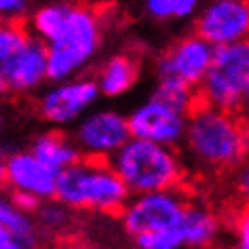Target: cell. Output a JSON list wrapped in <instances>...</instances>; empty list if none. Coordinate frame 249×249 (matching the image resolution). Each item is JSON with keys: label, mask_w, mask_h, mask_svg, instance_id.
<instances>
[{"label": "cell", "mask_w": 249, "mask_h": 249, "mask_svg": "<svg viewBox=\"0 0 249 249\" xmlns=\"http://www.w3.org/2000/svg\"><path fill=\"white\" fill-rule=\"evenodd\" d=\"M184 157L201 173L234 171L249 159V124L239 114L196 104L184 133Z\"/></svg>", "instance_id": "obj_1"}, {"label": "cell", "mask_w": 249, "mask_h": 249, "mask_svg": "<svg viewBox=\"0 0 249 249\" xmlns=\"http://www.w3.org/2000/svg\"><path fill=\"white\" fill-rule=\"evenodd\" d=\"M104 17L89 4L68 2L57 34L47 42V74L53 83L80 76L104 45Z\"/></svg>", "instance_id": "obj_2"}, {"label": "cell", "mask_w": 249, "mask_h": 249, "mask_svg": "<svg viewBox=\"0 0 249 249\" xmlns=\"http://www.w3.org/2000/svg\"><path fill=\"white\" fill-rule=\"evenodd\" d=\"M53 198L70 211L118 215L131 195L112 169L110 160L80 159L66 171L57 173Z\"/></svg>", "instance_id": "obj_3"}, {"label": "cell", "mask_w": 249, "mask_h": 249, "mask_svg": "<svg viewBox=\"0 0 249 249\" xmlns=\"http://www.w3.org/2000/svg\"><path fill=\"white\" fill-rule=\"evenodd\" d=\"M110 165L131 196L178 190L186 178V163L176 148L133 138L110 159Z\"/></svg>", "instance_id": "obj_4"}, {"label": "cell", "mask_w": 249, "mask_h": 249, "mask_svg": "<svg viewBox=\"0 0 249 249\" xmlns=\"http://www.w3.org/2000/svg\"><path fill=\"white\" fill-rule=\"evenodd\" d=\"M249 85V40L213 49L209 70L198 87V104L236 114Z\"/></svg>", "instance_id": "obj_5"}, {"label": "cell", "mask_w": 249, "mask_h": 249, "mask_svg": "<svg viewBox=\"0 0 249 249\" xmlns=\"http://www.w3.org/2000/svg\"><path fill=\"white\" fill-rule=\"evenodd\" d=\"M188 205V196L182 188L148 192V195L131 196L124 209L118 213L124 234L138 239L142 234L159 232V230L178 228Z\"/></svg>", "instance_id": "obj_6"}, {"label": "cell", "mask_w": 249, "mask_h": 249, "mask_svg": "<svg viewBox=\"0 0 249 249\" xmlns=\"http://www.w3.org/2000/svg\"><path fill=\"white\" fill-rule=\"evenodd\" d=\"M70 138L83 159L110 160L131 140V133L127 116L123 112L114 108H95L74 124Z\"/></svg>", "instance_id": "obj_7"}, {"label": "cell", "mask_w": 249, "mask_h": 249, "mask_svg": "<svg viewBox=\"0 0 249 249\" xmlns=\"http://www.w3.org/2000/svg\"><path fill=\"white\" fill-rule=\"evenodd\" d=\"M99 99V91L91 76H76L64 83H53L36 102L42 121L55 127L76 124Z\"/></svg>", "instance_id": "obj_8"}, {"label": "cell", "mask_w": 249, "mask_h": 249, "mask_svg": "<svg viewBox=\"0 0 249 249\" xmlns=\"http://www.w3.org/2000/svg\"><path fill=\"white\" fill-rule=\"evenodd\" d=\"M195 34L213 49L249 40V2L211 0L198 7L195 15Z\"/></svg>", "instance_id": "obj_9"}, {"label": "cell", "mask_w": 249, "mask_h": 249, "mask_svg": "<svg viewBox=\"0 0 249 249\" xmlns=\"http://www.w3.org/2000/svg\"><path fill=\"white\" fill-rule=\"evenodd\" d=\"M211 57H213V47H209L192 32L171 42L154 59V74L157 80H178L198 91L209 70Z\"/></svg>", "instance_id": "obj_10"}, {"label": "cell", "mask_w": 249, "mask_h": 249, "mask_svg": "<svg viewBox=\"0 0 249 249\" xmlns=\"http://www.w3.org/2000/svg\"><path fill=\"white\" fill-rule=\"evenodd\" d=\"M186 121H188V114L167 106L154 95H150L138 108H133L131 114L127 116L129 133L133 140H144L165 148L182 146Z\"/></svg>", "instance_id": "obj_11"}, {"label": "cell", "mask_w": 249, "mask_h": 249, "mask_svg": "<svg viewBox=\"0 0 249 249\" xmlns=\"http://www.w3.org/2000/svg\"><path fill=\"white\" fill-rule=\"evenodd\" d=\"M57 173L45 167L30 150L11 152L4 160V186L9 192H23L40 203L55 196Z\"/></svg>", "instance_id": "obj_12"}, {"label": "cell", "mask_w": 249, "mask_h": 249, "mask_svg": "<svg viewBox=\"0 0 249 249\" xmlns=\"http://www.w3.org/2000/svg\"><path fill=\"white\" fill-rule=\"evenodd\" d=\"M7 91L13 93H32L42 83L49 80L47 74V47L45 42L30 36L17 55L2 70Z\"/></svg>", "instance_id": "obj_13"}, {"label": "cell", "mask_w": 249, "mask_h": 249, "mask_svg": "<svg viewBox=\"0 0 249 249\" xmlns=\"http://www.w3.org/2000/svg\"><path fill=\"white\" fill-rule=\"evenodd\" d=\"M178 230L182 234L184 247L209 249L222 236V220L211 205L188 198V205H186L184 215L178 224Z\"/></svg>", "instance_id": "obj_14"}, {"label": "cell", "mask_w": 249, "mask_h": 249, "mask_svg": "<svg viewBox=\"0 0 249 249\" xmlns=\"http://www.w3.org/2000/svg\"><path fill=\"white\" fill-rule=\"evenodd\" d=\"M140 72L142 64L133 53H114L97 66L95 76L91 78L99 91V97L114 99L133 89V85L140 78Z\"/></svg>", "instance_id": "obj_15"}, {"label": "cell", "mask_w": 249, "mask_h": 249, "mask_svg": "<svg viewBox=\"0 0 249 249\" xmlns=\"http://www.w3.org/2000/svg\"><path fill=\"white\" fill-rule=\"evenodd\" d=\"M30 152L55 173L66 171L68 167H72L83 159L74 140L64 131H45L36 135L32 146H30Z\"/></svg>", "instance_id": "obj_16"}, {"label": "cell", "mask_w": 249, "mask_h": 249, "mask_svg": "<svg viewBox=\"0 0 249 249\" xmlns=\"http://www.w3.org/2000/svg\"><path fill=\"white\" fill-rule=\"evenodd\" d=\"M0 228L17 243H21L23 249H40L42 234L34 222V215L17 209L7 192H0Z\"/></svg>", "instance_id": "obj_17"}, {"label": "cell", "mask_w": 249, "mask_h": 249, "mask_svg": "<svg viewBox=\"0 0 249 249\" xmlns=\"http://www.w3.org/2000/svg\"><path fill=\"white\" fill-rule=\"evenodd\" d=\"M201 4L196 0H146L142 4L146 17L167 23V21H184V19H195L196 11Z\"/></svg>", "instance_id": "obj_18"}, {"label": "cell", "mask_w": 249, "mask_h": 249, "mask_svg": "<svg viewBox=\"0 0 249 249\" xmlns=\"http://www.w3.org/2000/svg\"><path fill=\"white\" fill-rule=\"evenodd\" d=\"M34 222L40 230L42 239L47 234H64L72 224V211L57 203L55 198H51L38 207V211L34 213Z\"/></svg>", "instance_id": "obj_19"}, {"label": "cell", "mask_w": 249, "mask_h": 249, "mask_svg": "<svg viewBox=\"0 0 249 249\" xmlns=\"http://www.w3.org/2000/svg\"><path fill=\"white\" fill-rule=\"evenodd\" d=\"M154 97H159L160 102H165L167 106L176 108L184 114H190V110L198 104V93L196 89L178 83V80H157V89L152 93Z\"/></svg>", "instance_id": "obj_20"}, {"label": "cell", "mask_w": 249, "mask_h": 249, "mask_svg": "<svg viewBox=\"0 0 249 249\" xmlns=\"http://www.w3.org/2000/svg\"><path fill=\"white\" fill-rule=\"evenodd\" d=\"M30 38L26 23L19 21H2L0 19V74L7 64L17 55V51Z\"/></svg>", "instance_id": "obj_21"}, {"label": "cell", "mask_w": 249, "mask_h": 249, "mask_svg": "<svg viewBox=\"0 0 249 249\" xmlns=\"http://www.w3.org/2000/svg\"><path fill=\"white\" fill-rule=\"evenodd\" d=\"M135 249H184V241L178 228L159 230V232L142 234L133 239Z\"/></svg>", "instance_id": "obj_22"}, {"label": "cell", "mask_w": 249, "mask_h": 249, "mask_svg": "<svg viewBox=\"0 0 249 249\" xmlns=\"http://www.w3.org/2000/svg\"><path fill=\"white\" fill-rule=\"evenodd\" d=\"M234 241L232 249H249V203H243L232 222Z\"/></svg>", "instance_id": "obj_23"}, {"label": "cell", "mask_w": 249, "mask_h": 249, "mask_svg": "<svg viewBox=\"0 0 249 249\" xmlns=\"http://www.w3.org/2000/svg\"><path fill=\"white\" fill-rule=\"evenodd\" d=\"M30 15V4L26 0H0V19L19 21Z\"/></svg>", "instance_id": "obj_24"}, {"label": "cell", "mask_w": 249, "mask_h": 249, "mask_svg": "<svg viewBox=\"0 0 249 249\" xmlns=\"http://www.w3.org/2000/svg\"><path fill=\"white\" fill-rule=\"evenodd\" d=\"M234 190L241 196L243 203H249V159H245L243 163L234 169V178H232Z\"/></svg>", "instance_id": "obj_25"}, {"label": "cell", "mask_w": 249, "mask_h": 249, "mask_svg": "<svg viewBox=\"0 0 249 249\" xmlns=\"http://www.w3.org/2000/svg\"><path fill=\"white\" fill-rule=\"evenodd\" d=\"M7 195L11 198V203H13L17 209H21L23 213H28V215H34L36 211H38V207L42 205L38 198L30 196V195H23V192H7Z\"/></svg>", "instance_id": "obj_26"}, {"label": "cell", "mask_w": 249, "mask_h": 249, "mask_svg": "<svg viewBox=\"0 0 249 249\" xmlns=\"http://www.w3.org/2000/svg\"><path fill=\"white\" fill-rule=\"evenodd\" d=\"M0 249H23V245L17 243L13 236H9L4 230H0Z\"/></svg>", "instance_id": "obj_27"}, {"label": "cell", "mask_w": 249, "mask_h": 249, "mask_svg": "<svg viewBox=\"0 0 249 249\" xmlns=\"http://www.w3.org/2000/svg\"><path fill=\"white\" fill-rule=\"evenodd\" d=\"M236 114L249 124V85H247L245 93H243V99H241V106H239V112H236Z\"/></svg>", "instance_id": "obj_28"}, {"label": "cell", "mask_w": 249, "mask_h": 249, "mask_svg": "<svg viewBox=\"0 0 249 249\" xmlns=\"http://www.w3.org/2000/svg\"><path fill=\"white\" fill-rule=\"evenodd\" d=\"M4 160H7V157L0 150V190L4 188Z\"/></svg>", "instance_id": "obj_29"}, {"label": "cell", "mask_w": 249, "mask_h": 249, "mask_svg": "<svg viewBox=\"0 0 249 249\" xmlns=\"http://www.w3.org/2000/svg\"><path fill=\"white\" fill-rule=\"evenodd\" d=\"M2 93H7V85H4V78H2V74H0V95Z\"/></svg>", "instance_id": "obj_30"}, {"label": "cell", "mask_w": 249, "mask_h": 249, "mask_svg": "<svg viewBox=\"0 0 249 249\" xmlns=\"http://www.w3.org/2000/svg\"><path fill=\"white\" fill-rule=\"evenodd\" d=\"M0 133H2V114H0Z\"/></svg>", "instance_id": "obj_31"}, {"label": "cell", "mask_w": 249, "mask_h": 249, "mask_svg": "<svg viewBox=\"0 0 249 249\" xmlns=\"http://www.w3.org/2000/svg\"><path fill=\"white\" fill-rule=\"evenodd\" d=\"M0 230H2V228H0Z\"/></svg>", "instance_id": "obj_32"}]
</instances>
